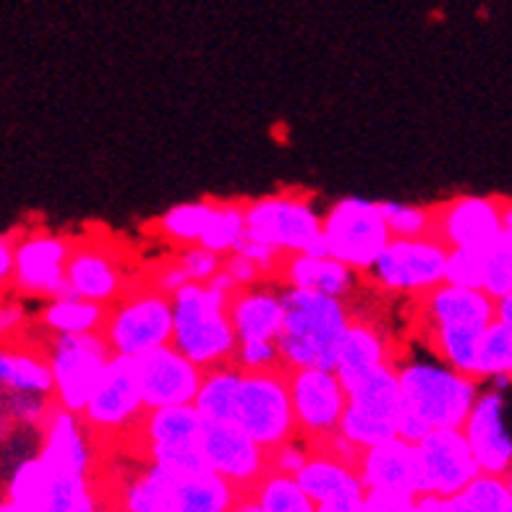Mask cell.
<instances>
[{
	"label": "cell",
	"mask_w": 512,
	"mask_h": 512,
	"mask_svg": "<svg viewBox=\"0 0 512 512\" xmlns=\"http://www.w3.org/2000/svg\"><path fill=\"white\" fill-rule=\"evenodd\" d=\"M494 319H497V322L512 324V296L494 301Z\"/></svg>",
	"instance_id": "52"
},
{
	"label": "cell",
	"mask_w": 512,
	"mask_h": 512,
	"mask_svg": "<svg viewBox=\"0 0 512 512\" xmlns=\"http://www.w3.org/2000/svg\"><path fill=\"white\" fill-rule=\"evenodd\" d=\"M0 512H21V510L16 505H11L8 499H0Z\"/></svg>",
	"instance_id": "54"
},
{
	"label": "cell",
	"mask_w": 512,
	"mask_h": 512,
	"mask_svg": "<svg viewBox=\"0 0 512 512\" xmlns=\"http://www.w3.org/2000/svg\"><path fill=\"white\" fill-rule=\"evenodd\" d=\"M233 426L249 434L264 452H272L296 437L285 369L243 374L233 408Z\"/></svg>",
	"instance_id": "8"
},
{
	"label": "cell",
	"mask_w": 512,
	"mask_h": 512,
	"mask_svg": "<svg viewBox=\"0 0 512 512\" xmlns=\"http://www.w3.org/2000/svg\"><path fill=\"white\" fill-rule=\"evenodd\" d=\"M356 473L366 492H390L405 497L426 494L416 445H408L403 439H390L384 445L358 452Z\"/></svg>",
	"instance_id": "19"
},
{
	"label": "cell",
	"mask_w": 512,
	"mask_h": 512,
	"mask_svg": "<svg viewBox=\"0 0 512 512\" xmlns=\"http://www.w3.org/2000/svg\"><path fill=\"white\" fill-rule=\"evenodd\" d=\"M450 512H512V484L507 476L479 473L463 492L447 499Z\"/></svg>",
	"instance_id": "33"
},
{
	"label": "cell",
	"mask_w": 512,
	"mask_h": 512,
	"mask_svg": "<svg viewBox=\"0 0 512 512\" xmlns=\"http://www.w3.org/2000/svg\"><path fill=\"white\" fill-rule=\"evenodd\" d=\"M322 241L330 259L351 272H369L392 241L377 202L345 196L322 215Z\"/></svg>",
	"instance_id": "7"
},
{
	"label": "cell",
	"mask_w": 512,
	"mask_h": 512,
	"mask_svg": "<svg viewBox=\"0 0 512 512\" xmlns=\"http://www.w3.org/2000/svg\"><path fill=\"white\" fill-rule=\"evenodd\" d=\"M230 512H262V507L256 505L251 497H236V502H233Z\"/></svg>",
	"instance_id": "53"
},
{
	"label": "cell",
	"mask_w": 512,
	"mask_h": 512,
	"mask_svg": "<svg viewBox=\"0 0 512 512\" xmlns=\"http://www.w3.org/2000/svg\"><path fill=\"white\" fill-rule=\"evenodd\" d=\"M100 335L113 356L134 358V361L157 348H165L173 337L170 296L155 285L123 293L113 306L105 309Z\"/></svg>",
	"instance_id": "6"
},
{
	"label": "cell",
	"mask_w": 512,
	"mask_h": 512,
	"mask_svg": "<svg viewBox=\"0 0 512 512\" xmlns=\"http://www.w3.org/2000/svg\"><path fill=\"white\" fill-rule=\"evenodd\" d=\"M202 455L207 468L233 489L254 486L267 473V452L233 424H207L202 429Z\"/></svg>",
	"instance_id": "18"
},
{
	"label": "cell",
	"mask_w": 512,
	"mask_h": 512,
	"mask_svg": "<svg viewBox=\"0 0 512 512\" xmlns=\"http://www.w3.org/2000/svg\"><path fill=\"white\" fill-rule=\"evenodd\" d=\"M176 262L181 264L183 275H186L189 283H209L223 267V256L199 249V246H189Z\"/></svg>",
	"instance_id": "43"
},
{
	"label": "cell",
	"mask_w": 512,
	"mask_h": 512,
	"mask_svg": "<svg viewBox=\"0 0 512 512\" xmlns=\"http://www.w3.org/2000/svg\"><path fill=\"white\" fill-rule=\"evenodd\" d=\"M228 319L236 335V343L249 340H275L283 330V298L280 288L259 283L254 288H241L228 301Z\"/></svg>",
	"instance_id": "22"
},
{
	"label": "cell",
	"mask_w": 512,
	"mask_h": 512,
	"mask_svg": "<svg viewBox=\"0 0 512 512\" xmlns=\"http://www.w3.org/2000/svg\"><path fill=\"white\" fill-rule=\"evenodd\" d=\"M212 212H215V202H183L173 204L170 209H165L157 220V228L168 241L181 243V246H199L202 236L207 233V225L212 220Z\"/></svg>",
	"instance_id": "32"
},
{
	"label": "cell",
	"mask_w": 512,
	"mask_h": 512,
	"mask_svg": "<svg viewBox=\"0 0 512 512\" xmlns=\"http://www.w3.org/2000/svg\"><path fill=\"white\" fill-rule=\"evenodd\" d=\"M220 270H223L225 275L233 280V285H236L238 290L254 288V285H259V283H267L262 272H259V267H256L251 259H246L243 254H238V251L223 256V267H220Z\"/></svg>",
	"instance_id": "45"
},
{
	"label": "cell",
	"mask_w": 512,
	"mask_h": 512,
	"mask_svg": "<svg viewBox=\"0 0 512 512\" xmlns=\"http://www.w3.org/2000/svg\"><path fill=\"white\" fill-rule=\"evenodd\" d=\"M40 322L53 337L95 335L105 322V306L89 304L74 296H58L45 304Z\"/></svg>",
	"instance_id": "31"
},
{
	"label": "cell",
	"mask_w": 512,
	"mask_h": 512,
	"mask_svg": "<svg viewBox=\"0 0 512 512\" xmlns=\"http://www.w3.org/2000/svg\"><path fill=\"white\" fill-rule=\"evenodd\" d=\"M110 356L113 353L100 332L79 337H55L48 356H45L50 377H53V405L81 418Z\"/></svg>",
	"instance_id": "9"
},
{
	"label": "cell",
	"mask_w": 512,
	"mask_h": 512,
	"mask_svg": "<svg viewBox=\"0 0 512 512\" xmlns=\"http://www.w3.org/2000/svg\"><path fill=\"white\" fill-rule=\"evenodd\" d=\"M202 374L204 371L181 356L173 345L136 358V377H139L144 411L194 405Z\"/></svg>",
	"instance_id": "16"
},
{
	"label": "cell",
	"mask_w": 512,
	"mask_h": 512,
	"mask_svg": "<svg viewBox=\"0 0 512 512\" xmlns=\"http://www.w3.org/2000/svg\"><path fill=\"white\" fill-rule=\"evenodd\" d=\"M445 259L447 249L434 236L392 238L369 275L387 293L426 296L445 283Z\"/></svg>",
	"instance_id": "10"
},
{
	"label": "cell",
	"mask_w": 512,
	"mask_h": 512,
	"mask_svg": "<svg viewBox=\"0 0 512 512\" xmlns=\"http://www.w3.org/2000/svg\"><path fill=\"white\" fill-rule=\"evenodd\" d=\"M512 225L510 202L499 196H458L432 209V236L445 249H486Z\"/></svg>",
	"instance_id": "11"
},
{
	"label": "cell",
	"mask_w": 512,
	"mask_h": 512,
	"mask_svg": "<svg viewBox=\"0 0 512 512\" xmlns=\"http://www.w3.org/2000/svg\"><path fill=\"white\" fill-rule=\"evenodd\" d=\"M241 377L243 371L233 364L204 371L202 384H199V392L194 398V408L207 424H233V408H236Z\"/></svg>",
	"instance_id": "30"
},
{
	"label": "cell",
	"mask_w": 512,
	"mask_h": 512,
	"mask_svg": "<svg viewBox=\"0 0 512 512\" xmlns=\"http://www.w3.org/2000/svg\"><path fill=\"white\" fill-rule=\"evenodd\" d=\"M11 272H14V241L0 236V288L11 283Z\"/></svg>",
	"instance_id": "50"
},
{
	"label": "cell",
	"mask_w": 512,
	"mask_h": 512,
	"mask_svg": "<svg viewBox=\"0 0 512 512\" xmlns=\"http://www.w3.org/2000/svg\"><path fill=\"white\" fill-rule=\"evenodd\" d=\"M280 298H283V330L277 335L280 366L285 371H335L337 345L351 324V311L345 301L298 288H280Z\"/></svg>",
	"instance_id": "1"
},
{
	"label": "cell",
	"mask_w": 512,
	"mask_h": 512,
	"mask_svg": "<svg viewBox=\"0 0 512 512\" xmlns=\"http://www.w3.org/2000/svg\"><path fill=\"white\" fill-rule=\"evenodd\" d=\"M413 512H450V507H447V499L437 494H421L413 502Z\"/></svg>",
	"instance_id": "51"
},
{
	"label": "cell",
	"mask_w": 512,
	"mask_h": 512,
	"mask_svg": "<svg viewBox=\"0 0 512 512\" xmlns=\"http://www.w3.org/2000/svg\"><path fill=\"white\" fill-rule=\"evenodd\" d=\"M24 322H27V309L19 301L0 304V340H8L11 335H16L24 327Z\"/></svg>",
	"instance_id": "47"
},
{
	"label": "cell",
	"mask_w": 512,
	"mask_h": 512,
	"mask_svg": "<svg viewBox=\"0 0 512 512\" xmlns=\"http://www.w3.org/2000/svg\"><path fill=\"white\" fill-rule=\"evenodd\" d=\"M390 238L432 236V209L403 202H377Z\"/></svg>",
	"instance_id": "39"
},
{
	"label": "cell",
	"mask_w": 512,
	"mask_h": 512,
	"mask_svg": "<svg viewBox=\"0 0 512 512\" xmlns=\"http://www.w3.org/2000/svg\"><path fill=\"white\" fill-rule=\"evenodd\" d=\"M251 499L262 512H317V505L301 492L293 476L267 471L251 486Z\"/></svg>",
	"instance_id": "35"
},
{
	"label": "cell",
	"mask_w": 512,
	"mask_h": 512,
	"mask_svg": "<svg viewBox=\"0 0 512 512\" xmlns=\"http://www.w3.org/2000/svg\"><path fill=\"white\" fill-rule=\"evenodd\" d=\"M416 497L390 492H366L364 494V512H413Z\"/></svg>",
	"instance_id": "46"
},
{
	"label": "cell",
	"mask_w": 512,
	"mask_h": 512,
	"mask_svg": "<svg viewBox=\"0 0 512 512\" xmlns=\"http://www.w3.org/2000/svg\"><path fill=\"white\" fill-rule=\"evenodd\" d=\"M309 439H304L301 434L290 437L288 442H283L280 447H275L272 452H267V465H270L275 473H283V476H296L304 463L309 460V455L314 450H309Z\"/></svg>",
	"instance_id": "42"
},
{
	"label": "cell",
	"mask_w": 512,
	"mask_h": 512,
	"mask_svg": "<svg viewBox=\"0 0 512 512\" xmlns=\"http://www.w3.org/2000/svg\"><path fill=\"white\" fill-rule=\"evenodd\" d=\"M246 238L243 228V204L215 202V212L207 225V233L199 241V249L212 251L217 256H228L238 249Z\"/></svg>",
	"instance_id": "36"
},
{
	"label": "cell",
	"mask_w": 512,
	"mask_h": 512,
	"mask_svg": "<svg viewBox=\"0 0 512 512\" xmlns=\"http://www.w3.org/2000/svg\"><path fill=\"white\" fill-rule=\"evenodd\" d=\"M400 405L429 429H460L479 398L481 382L442 364L437 356L408 358L395 364Z\"/></svg>",
	"instance_id": "3"
},
{
	"label": "cell",
	"mask_w": 512,
	"mask_h": 512,
	"mask_svg": "<svg viewBox=\"0 0 512 512\" xmlns=\"http://www.w3.org/2000/svg\"><path fill=\"white\" fill-rule=\"evenodd\" d=\"M152 285H155L157 290H162V293L173 296V293H176V290H181L183 285H189V280H186V275H183L181 264L173 262V264H168V267H165L160 275H157V280Z\"/></svg>",
	"instance_id": "48"
},
{
	"label": "cell",
	"mask_w": 512,
	"mask_h": 512,
	"mask_svg": "<svg viewBox=\"0 0 512 512\" xmlns=\"http://www.w3.org/2000/svg\"><path fill=\"white\" fill-rule=\"evenodd\" d=\"M481 290L492 301L512 296V225H505V230L486 246Z\"/></svg>",
	"instance_id": "38"
},
{
	"label": "cell",
	"mask_w": 512,
	"mask_h": 512,
	"mask_svg": "<svg viewBox=\"0 0 512 512\" xmlns=\"http://www.w3.org/2000/svg\"><path fill=\"white\" fill-rule=\"evenodd\" d=\"M228 296L207 283L183 285L170 296L173 337L170 345L202 371L233 361L236 335L228 319Z\"/></svg>",
	"instance_id": "2"
},
{
	"label": "cell",
	"mask_w": 512,
	"mask_h": 512,
	"mask_svg": "<svg viewBox=\"0 0 512 512\" xmlns=\"http://www.w3.org/2000/svg\"><path fill=\"white\" fill-rule=\"evenodd\" d=\"M8 408L19 424L42 426V421L48 418L50 408H53V400L37 398V395H8Z\"/></svg>",
	"instance_id": "44"
},
{
	"label": "cell",
	"mask_w": 512,
	"mask_h": 512,
	"mask_svg": "<svg viewBox=\"0 0 512 512\" xmlns=\"http://www.w3.org/2000/svg\"><path fill=\"white\" fill-rule=\"evenodd\" d=\"M390 361V343L384 340L382 332L374 324L353 322L351 319L343 340L337 345L335 374L340 384L353 382V379L366 374V371L390 364Z\"/></svg>",
	"instance_id": "26"
},
{
	"label": "cell",
	"mask_w": 512,
	"mask_h": 512,
	"mask_svg": "<svg viewBox=\"0 0 512 512\" xmlns=\"http://www.w3.org/2000/svg\"><path fill=\"white\" fill-rule=\"evenodd\" d=\"M288 377L290 408L296 421V434L317 445L332 437L340 426L345 405V390L335 371L330 369H293Z\"/></svg>",
	"instance_id": "12"
},
{
	"label": "cell",
	"mask_w": 512,
	"mask_h": 512,
	"mask_svg": "<svg viewBox=\"0 0 512 512\" xmlns=\"http://www.w3.org/2000/svg\"><path fill=\"white\" fill-rule=\"evenodd\" d=\"M230 364L241 369L243 374H259V371H275L280 366V353H277L275 340H249V343H236V353Z\"/></svg>",
	"instance_id": "41"
},
{
	"label": "cell",
	"mask_w": 512,
	"mask_h": 512,
	"mask_svg": "<svg viewBox=\"0 0 512 512\" xmlns=\"http://www.w3.org/2000/svg\"><path fill=\"white\" fill-rule=\"evenodd\" d=\"M348 405L369 416L384 418L398 426L400 413V384L395 374V364H382L377 369L366 371L353 382L343 384Z\"/></svg>",
	"instance_id": "27"
},
{
	"label": "cell",
	"mask_w": 512,
	"mask_h": 512,
	"mask_svg": "<svg viewBox=\"0 0 512 512\" xmlns=\"http://www.w3.org/2000/svg\"><path fill=\"white\" fill-rule=\"evenodd\" d=\"M507 387V384H505ZM471 455L486 476H507L512 465V437L507 426V400L502 384L479 392L471 413L460 426Z\"/></svg>",
	"instance_id": "15"
},
{
	"label": "cell",
	"mask_w": 512,
	"mask_h": 512,
	"mask_svg": "<svg viewBox=\"0 0 512 512\" xmlns=\"http://www.w3.org/2000/svg\"><path fill=\"white\" fill-rule=\"evenodd\" d=\"M426 322L429 327L445 324H481L489 327L494 322V301L484 290H468L458 285H437L424 298Z\"/></svg>",
	"instance_id": "24"
},
{
	"label": "cell",
	"mask_w": 512,
	"mask_h": 512,
	"mask_svg": "<svg viewBox=\"0 0 512 512\" xmlns=\"http://www.w3.org/2000/svg\"><path fill=\"white\" fill-rule=\"evenodd\" d=\"M0 390L8 395H37L53 400L48 358L34 351L0 348Z\"/></svg>",
	"instance_id": "29"
},
{
	"label": "cell",
	"mask_w": 512,
	"mask_h": 512,
	"mask_svg": "<svg viewBox=\"0 0 512 512\" xmlns=\"http://www.w3.org/2000/svg\"><path fill=\"white\" fill-rule=\"evenodd\" d=\"M337 434L348 442L351 447H356L358 452L371 450V447H379L390 439H398V426L392 421H384V418L369 416V413H361L351 405H345L343 418H340V426H337Z\"/></svg>",
	"instance_id": "37"
},
{
	"label": "cell",
	"mask_w": 512,
	"mask_h": 512,
	"mask_svg": "<svg viewBox=\"0 0 512 512\" xmlns=\"http://www.w3.org/2000/svg\"><path fill=\"white\" fill-rule=\"evenodd\" d=\"M40 429L42 445L40 452H37L40 463L53 476L89 479V471H92V445H89L87 426L81 424V418L53 405Z\"/></svg>",
	"instance_id": "20"
},
{
	"label": "cell",
	"mask_w": 512,
	"mask_h": 512,
	"mask_svg": "<svg viewBox=\"0 0 512 512\" xmlns=\"http://www.w3.org/2000/svg\"><path fill=\"white\" fill-rule=\"evenodd\" d=\"M364 494L366 492H358L322 502V505H317V512H364Z\"/></svg>",
	"instance_id": "49"
},
{
	"label": "cell",
	"mask_w": 512,
	"mask_h": 512,
	"mask_svg": "<svg viewBox=\"0 0 512 512\" xmlns=\"http://www.w3.org/2000/svg\"><path fill=\"white\" fill-rule=\"evenodd\" d=\"M243 228L246 241L262 243L277 254L327 256L322 241V212L304 196L275 194L246 202Z\"/></svg>",
	"instance_id": "5"
},
{
	"label": "cell",
	"mask_w": 512,
	"mask_h": 512,
	"mask_svg": "<svg viewBox=\"0 0 512 512\" xmlns=\"http://www.w3.org/2000/svg\"><path fill=\"white\" fill-rule=\"evenodd\" d=\"M275 280H280L285 288L311 290V293H322V296L337 298V301H345L356 288V272L330 256L311 254L285 256Z\"/></svg>",
	"instance_id": "23"
},
{
	"label": "cell",
	"mask_w": 512,
	"mask_h": 512,
	"mask_svg": "<svg viewBox=\"0 0 512 512\" xmlns=\"http://www.w3.org/2000/svg\"><path fill=\"white\" fill-rule=\"evenodd\" d=\"M293 479H296V484L301 486V492L314 505H322V502H330V499L337 497H348V494L366 492L353 465L332 458V455H327L322 450L311 452L304 468Z\"/></svg>",
	"instance_id": "25"
},
{
	"label": "cell",
	"mask_w": 512,
	"mask_h": 512,
	"mask_svg": "<svg viewBox=\"0 0 512 512\" xmlns=\"http://www.w3.org/2000/svg\"><path fill=\"white\" fill-rule=\"evenodd\" d=\"M144 416L139 377L134 358L110 356L100 382L89 395V403L81 413V424L92 432H123Z\"/></svg>",
	"instance_id": "13"
},
{
	"label": "cell",
	"mask_w": 512,
	"mask_h": 512,
	"mask_svg": "<svg viewBox=\"0 0 512 512\" xmlns=\"http://www.w3.org/2000/svg\"><path fill=\"white\" fill-rule=\"evenodd\" d=\"M484 251L486 249H447L445 283L481 290V285H484Z\"/></svg>",
	"instance_id": "40"
},
{
	"label": "cell",
	"mask_w": 512,
	"mask_h": 512,
	"mask_svg": "<svg viewBox=\"0 0 512 512\" xmlns=\"http://www.w3.org/2000/svg\"><path fill=\"white\" fill-rule=\"evenodd\" d=\"M74 243L55 233H27L14 241V272L11 285L21 296L58 298L66 296V262Z\"/></svg>",
	"instance_id": "14"
},
{
	"label": "cell",
	"mask_w": 512,
	"mask_h": 512,
	"mask_svg": "<svg viewBox=\"0 0 512 512\" xmlns=\"http://www.w3.org/2000/svg\"><path fill=\"white\" fill-rule=\"evenodd\" d=\"M512 374V324L497 322L494 319L481 335L479 351H476V371L473 377L479 382L494 379H510Z\"/></svg>",
	"instance_id": "34"
},
{
	"label": "cell",
	"mask_w": 512,
	"mask_h": 512,
	"mask_svg": "<svg viewBox=\"0 0 512 512\" xmlns=\"http://www.w3.org/2000/svg\"><path fill=\"white\" fill-rule=\"evenodd\" d=\"M236 489L212 471L176 473L160 465L144 468L126 486V512H230Z\"/></svg>",
	"instance_id": "4"
},
{
	"label": "cell",
	"mask_w": 512,
	"mask_h": 512,
	"mask_svg": "<svg viewBox=\"0 0 512 512\" xmlns=\"http://www.w3.org/2000/svg\"><path fill=\"white\" fill-rule=\"evenodd\" d=\"M126 293V275L121 264L102 246L76 243L66 262V296L97 306H113Z\"/></svg>",
	"instance_id": "21"
},
{
	"label": "cell",
	"mask_w": 512,
	"mask_h": 512,
	"mask_svg": "<svg viewBox=\"0 0 512 512\" xmlns=\"http://www.w3.org/2000/svg\"><path fill=\"white\" fill-rule=\"evenodd\" d=\"M142 437L147 450H162V447H191L202 442L204 418L196 413L194 405H176V408H157L144 411L139 418Z\"/></svg>",
	"instance_id": "28"
},
{
	"label": "cell",
	"mask_w": 512,
	"mask_h": 512,
	"mask_svg": "<svg viewBox=\"0 0 512 512\" xmlns=\"http://www.w3.org/2000/svg\"><path fill=\"white\" fill-rule=\"evenodd\" d=\"M416 455L426 494L442 499L460 494L481 473L460 429H432L416 445Z\"/></svg>",
	"instance_id": "17"
}]
</instances>
